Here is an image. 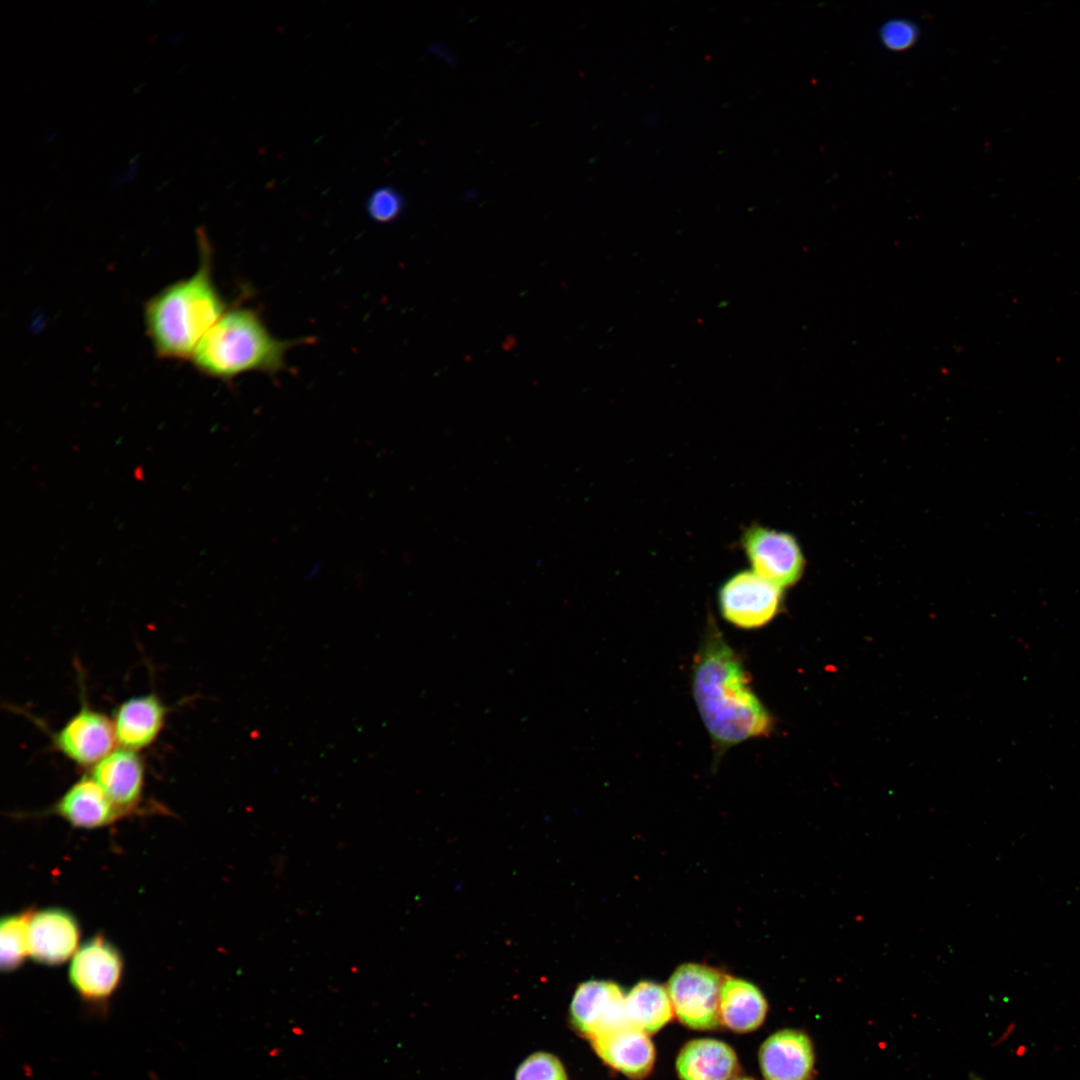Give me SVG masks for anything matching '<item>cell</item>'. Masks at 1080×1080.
Returning a JSON list of instances; mask_svg holds the SVG:
<instances>
[{
    "label": "cell",
    "mask_w": 1080,
    "mask_h": 1080,
    "mask_svg": "<svg viewBox=\"0 0 1080 1080\" xmlns=\"http://www.w3.org/2000/svg\"><path fill=\"white\" fill-rule=\"evenodd\" d=\"M295 341L272 336L258 314L248 308L226 311L197 345L191 360L203 374L231 380L240 374L276 373Z\"/></svg>",
    "instance_id": "3"
},
{
    "label": "cell",
    "mask_w": 1080,
    "mask_h": 1080,
    "mask_svg": "<svg viewBox=\"0 0 1080 1080\" xmlns=\"http://www.w3.org/2000/svg\"><path fill=\"white\" fill-rule=\"evenodd\" d=\"M625 997L620 987L613 982L591 980L580 984L570 1008L574 1026L592 1040L627 1024Z\"/></svg>",
    "instance_id": "9"
},
{
    "label": "cell",
    "mask_w": 1080,
    "mask_h": 1080,
    "mask_svg": "<svg viewBox=\"0 0 1080 1080\" xmlns=\"http://www.w3.org/2000/svg\"><path fill=\"white\" fill-rule=\"evenodd\" d=\"M917 29L905 20H893L881 28L880 37L890 49L900 50L911 46L916 39Z\"/></svg>",
    "instance_id": "22"
},
{
    "label": "cell",
    "mask_w": 1080,
    "mask_h": 1080,
    "mask_svg": "<svg viewBox=\"0 0 1080 1080\" xmlns=\"http://www.w3.org/2000/svg\"><path fill=\"white\" fill-rule=\"evenodd\" d=\"M737 1066V1057L732 1048L714 1039L688 1042L676 1061L682 1080H730Z\"/></svg>",
    "instance_id": "16"
},
{
    "label": "cell",
    "mask_w": 1080,
    "mask_h": 1080,
    "mask_svg": "<svg viewBox=\"0 0 1080 1080\" xmlns=\"http://www.w3.org/2000/svg\"><path fill=\"white\" fill-rule=\"evenodd\" d=\"M50 812L74 827L85 829L105 827L125 816L90 775L76 781Z\"/></svg>",
    "instance_id": "14"
},
{
    "label": "cell",
    "mask_w": 1080,
    "mask_h": 1080,
    "mask_svg": "<svg viewBox=\"0 0 1080 1080\" xmlns=\"http://www.w3.org/2000/svg\"><path fill=\"white\" fill-rule=\"evenodd\" d=\"M136 167H137V159H136V157H135L134 159H131V160H130V162H129V168H128L127 172H126V173H125L124 175H122V176H116V177H114L113 181H114L115 183H122V182H124V181H127V180H128V179H130V178H131V177L133 176V174L135 173V171H136Z\"/></svg>",
    "instance_id": "23"
},
{
    "label": "cell",
    "mask_w": 1080,
    "mask_h": 1080,
    "mask_svg": "<svg viewBox=\"0 0 1080 1080\" xmlns=\"http://www.w3.org/2000/svg\"><path fill=\"white\" fill-rule=\"evenodd\" d=\"M80 926L70 912L46 908L32 913L28 927L29 956L37 963L56 966L78 950Z\"/></svg>",
    "instance_id": "10"
},
{
    "label": "cell",
    "mask_w": 1080,
    "mask_h": 1080,
    "mask_svg": "<svg viewBox=\"0 0 1080 1080\" xmlns=\"http://www.w3.org/2000/svg\"><path fill=\"white\" fill-rule=\"evenodd\" d=\"M32 913V910H25L6 915L1 919L0 967L2 971L16 970L29 956L28 927Z\"/></svg>",
    "instance_id": "19"
},
{
    "label": "cell",
    "mask_w": 1080,
    "mask_h": 1080,
    "mask_svg": "<svg viewBox=\"0 0 1080 1080\" xmlns=\"http://www.w3.org/2000/svg\"><path fill=\"white\" fill-rule=\"evenodd\" d=\"M730 1080H753V1079L748 1078V1077H736V1078H731Z\"/></svg>",
    "instance_id": "24"
},
{
    "label": "cell",
    "mask_w": 1080,
    "mask_h": 1080,
    "mask_svg": "<svg viewBox=\"0 0 1080 1080\" xmlns=\"http://www.w3.org/2000/svg\"><path fill=\"white\" fill-rule=\"evenodd\" d=\"M724 976L698 963H685L671 975L667 991L678 1019L693 1029H714L720 1023L719 1002Z\"/></svg>",
    "instance_id": "4"
},
{
    "label": "cell",
    "mask_w": 1080,
    "mask_h": 1080,
    "mask_svg": "<svg viewBox=\"0 0 1080 1080\" xmlns=\"http://www.w3.org/2000/svg\"><path fill=\"white\" fill-rule=\"evenodd\" d=\"M673 1014L668 991L659 984L640 982L625 997V1016L628 1023L646 1034L660 1030L671 1020Z\"/></svg>",
    "instance_id": "18"
},
{
    "label": "cell",
    "mask_w": 1080,
    "mask_h": 1080,
    "mask_svg": "<svg viewBox=\"0 0 1080 1080\" xmlns=\"http://www.w3.org/2000/svg\"><path fill=\"white\" fill-rule=\"evenodd\" d=\"M759 1060L765 1080H809L814 1065L813 1046L806 1034L782 1030L762 1044Z\"/></svg>",
    "instance_id": "12"
},
{
    "label": "cell",
    "mask_w": 1080,
    "mask_h": 1080,
    "mask_svg": "<svg viewBox=\"0 0 1080 1080\" xmlns=\"http://www.w3.org/2000/svg\"><path fill=\"white\" fill-rule=\"evenodd\" d=\"M767 1012V1003L757 987L733 977H725L719 1002L720 1022L736 1032L758 1028Z\"/></svg>",
    "instance_id": "17"
},
{
    "label": "cell",
    "mask_w": 1080,
    "mask_h": 1080,
    "mask_svg": "<svg viewBox=\"0 0 1080 1080\" xmlns=\"http://www.w3.org/2000/svg\"><path fill=\"white\" fill-rule=\"evenodd\" d=\"M403 198L394 188L376 189L367 200V213L375 221L386 223L394 220L402 211Z\"/></svg>",
    "instance_id": "21"
},
{
    "label": "cell",
    "mask_w": 1080,
    "mask_h": 1080,
    "mask_svg": "<svg viewBox=\"0 0 1080 1080\" xmlns=\"http://www.w3.org/2000/svg\"><path fill=\"white\" fill-rule=\"evenodd\" d=\"M516 1080H567L560 1061L548 1053H536L519 1066Z\"/></svg>",
    "instance_id": "20"
},
{
    "label": "cell",
    "mask_w": 1080,
    "mask_h": 1080,
    "mask_svg": "<svg viewBox=\"0 0 1080 1080\" xmlns=\"http://www.w3.org/2000/svg\"><path fill=\"white\" fill-rule=\"evenodd\" d=\"M752 571L783 588L795 584L804 570V557L796 539L760 524L745 528L740 539Z\"/></svg>",
    "instance_id": "6"
},
{
    "label": "cell",
    "mask_w": 1080,
    "mask_h": 1080,
    "mask_svg": "<svg viewBox=\"0 0 1080 1080\" xmlns=\"http://www.w3.org/2000/svg\"><path fill=\"white\" fill-rule=\"evenodd\" d=\"M167 712L168 708L153 693L124 701L112 719L117 743L136 752L148 747L159 735Z\"/></svg>",
    "instance_id": "15"
},
{
    "label": "cell",
    "mask_w": 1080,
    "mask_h": 1080,
    "mask_svg": "<svg viewBox=\"0 0 1080 1080\" xmlns=\"http://www.w3.org/2000/svg\"><path fill=\"white\" fill-rule=\"evenodd\" d=\"M119 950L103 936H94L73 955L68 979L79 997L89 1003H103L117 990L123 974Z\"/></svg>",
    "instance_id": "7"
},
{
    "label": "cell",
    "mask_w": 1080,
    "mask_h": 1080,
    "mask_svg": "<svg viewBox=\"0 0 1080 1080\" xmlns=\"http://www.w3.org/2000/svg\"><path fill=\"white\" fill-rule=\"evenodd\" d=\"M90 776L125 815L139 805L144 788V765L136 751L114 749L92 767Z\"/></svg>",
    "instance_id": "11"
},
{
    "label": "cell",
    "mask_w": 1080,
    "mask_h": 1080,
    "mask_svg": "<svg viewBox=\"0 0 1080 1080\" xmlns=\"http://www.w3.org/2000/svg\"><path fill=\"white\" fill-rule=\"evenodd\" d=\"M782 589L752 570L738 571L719 588L720 613L736 627L760 628L768 624L781 608Z\"/></svg>",
    "instance_id": "5"
},
{
    "label": "cell",
    "mask_w": 1080,
    "mask_h": 1080,
    "mask_svg": "<svg viewBox=\"0 0 1080 1080\" xmlns=\"http://www.w3.org/2000/svg\"><path fill=\"white\" fill-rule=\"evenodd\" d=\"M53 743L71 761L93 767L115 749L117 740L112 720L83 705L55 734Z\"/></svg>",
    "instance_id": "8"
},
{
    "label": "cell",
    "mask_w": 1080,
    "mask_h": 1080,
    "mask_svg": "<svg viewBox=\"0 0 1080 1080\" xmlns=\"http://www.w3.org/2000/svg\"><path fill=\"white\" fill-rule=\"evenodd\" d=\"M691 684L713 744V760H721L733 746L770 734L773 719L752 689L742 659L711 616L693 659Z\"/></svg>",
    "instance_id": "1"
},
{
    "label": "cell",
    "mask_w": 1080,
    "mask_h": 1080,
    "mask_svg": "<svg viewBox=\"0 0 1080 1080\" xmlns=\"http://www.w3.org/2000/svg\"><path fill=\"white\" fill-rule=\"evenodd\" d=\"M597 1054L623 1074L640 1079L652 1069L655 1051L648 1034L630 1023L607 1031L592 1040Z\"/></svg>",
    "instance_id": "13"
},
{
    "label": "cell",
    "mask_w": 1080,
    "mask_h": 1080,
    "mask_svg": "<svg viewBox=\"0 0 1080 1080\" xmlns=\"http://www.w3.org/2000/svg\"><path fill=\"white\" fill-rule=\"evenodd\" d=\"M198 236L201 264L197 271L163 288L144 308L148 336L162 358H191L202 338L226 312L212 278L208 240L201 229Z\"/></svg>",
    "instance_id": "2"
}]
</instances>
